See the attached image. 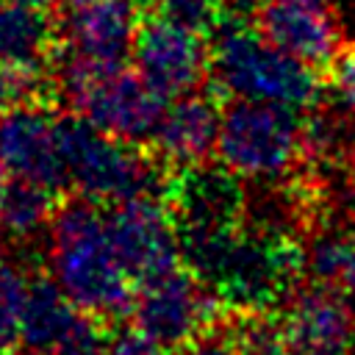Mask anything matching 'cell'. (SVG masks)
I'll list each match as a JSON object with an SVG mask.
<instances>
[{
    "instance_id": "e0dca14e",
    "label": "cell",
    "mask_w": 355,
    "mask_h": 355,
    "mask_svg": "<svg viewBox=\"0 0 355 355\" xmlns=\"http://www.w3.org/2000/svg\"><path fill=\"white\" fill-rule=\"evenodd\" d=\"M28 277L14 266H0V352L19 344V319Z\"/></svg>"
},
{
    "instance_id": "ffe728a7",
    "label": "cell",
    "mask_w": 355,
    "mask_h": 355,
    "mask_svg": "<svg viewBox=\"0 0 355 355\" xmlns=\"http://www.w3.org/2000/svg\"><path fill=\"white\" fill-rule=\"evenodd\" d=\"M327 72V92L333 94V100L347 108L349 114H355V47L344 50L330 61Z\"/></svg>"
},
{
    "instance_id": "44dd1931",
    "label": "cell",
    "mask_w": 355,
    "mask_h": 355,
    "mask_svg": "<svg viewBox=\"0 0 355 355\" xmlns=\"http://www.w3.org/2000/svg\"><path fill=\"white\" fill-rule=\"evenodd\" d=\"M172 355H244L239 347H236V341L225 333V327L222 324H216L214 330H208L205 336H200V338H194V341H189V344H183V347H178V349H172Z\"/></svg>"
},
{
    "instance_id": "5b68a950",
    "label": "cell",
    "mask_w": 355,
    "mask_h": 355,
    "mask_svg": "<svg viewBox=\"0 0 355 355\" xmlns=\"http://www.w3.org/2000/svg\"><path fill=\"white\" fill-rule=\"evenodd\" d=\"M302 119L291 105L233 97L219 116L216 155L227 172L252 180L286 175L302 153Z\"/></svg>"
},
{
    "instance_id": "ac0fdd59",
    "label": "cell",
    "mask_w": 355,
    "mask_h": 355,
    "mask_svg": "<svg viewBox=\"0 0 355 355\" xmlns=\"http://www.w3.org/2000/svg\"><path fill=\"white\" fill-rule=\"evenodd\" d=\"M153 6L155 14L200 33H211L214 25L225 17L216 0H153Z\"/></svg>"
},
{
    "instance_id": "9c48e42d",
    "label": "cell",
    "mask_w": 355,
    "mask_h": 355,
    "mask_svg": "<svg viewBox=\"0 0 355 355\" xmlns=\"http://www.w3.org/2000/svg\"><path fill=\"white\" fill-rule=\"evenodd\" d=\"M166 103L169 100L161 97L139 72H128L122 67L89 83L69 105H75V114L89 119L103 133L141 144L153 139Z\"/></svg>"
},
{
    "instance_id": "3957f363",
    "label": "cell",
    "mask_w": 355,
    "mask_h": 355,
    "mask_svg": "<svg viewBox=\"0 0 355 355\" xmlns=\"http://www.w3.org/2000/svg\"><path fill=\"white\" fill-rule=\"evenodd\" d=\"M53 17L58 92L72 103L89 83L125 67L141 25L136 0H58Z\"/></svg>"
},
{
    "instance_id": "4fadbf2b",
    "label": "cell",
    "mask_w": 355,
    "mask_h": 355,
    "mask_svg": "<svg viewBox=\"0 0 355 355\" xmlns=\"http://www.w3.org/2000/svg\"><path fill=\"white\" fill-rule=\"evenodd\" d=\"M222 111L202 92H191L166 103L161 122L150 139L155 155L172 172L202 164L216 150Z\"/></svg>"
},
{
    "instance_id": "2e32d148",
    "label": "cell",
    "mask_w": 355,
    "mask_h": 355,
    "mask_svg": "<svg viewBox=\"0 0 355 355\" xmlns=\"http://www.w3.org/2000/svg\"><path fill=\"white\" fill-rule=\"evenodd\" d=\"M55 205L58 202L53 189L33 180L11 178L0 197V233L14 241H31L44 227H50Z\"/></svg>"
},
{
    "instance_id": "7c38bea8",
    "label": "cell",
    "mask_w": 355,
    "mask_h": 355,
    "mask_svg": "<svg viewBox=\"0 0 355 355\" xmlns=\"http://www.w3.org/2000/svg\"><path fill=\"white\" fill-rule=\"evenodd\" d=\"M280 327L286 355H355V311L327 283L300 288Z\"/></svg>"
},
{
    "instance_id": "d6986e66",
    "label": "cell",
    "mask_w": 355,
    "mask_h": 355,
    "mask_svg": "<svg viewBox=\"0 0 355 355\" xmlns=\"http://www.w3.org/2000/svg\"><path fill=\"white\" fill-rule=\"evenodd\" d=\"M105 336L100 333V322L80 316L78 324L47 352V355H103Z\"/></svg>"
},
{
    "instance_id": "5bb4252c",
    "label": "cell",
    "mask_w": 355,
    "mask_h": 355,
    "mask_svg": "<svg viewBox=\"0 0 355 355\" xmlns=\"http://www.w3.org/2000/svg\"><path fill=\"white\" fill-rule=\"evenodd\" d=\"M83 313L69 302L53 277L33 275L25 286L19 344L31 355H47L80 319Z\"/></svg>"
},
{
    "instance_id": "277c9868",
    "label": "cell",
    "mask_w": 355,
    "mask_h": 355,
    "mask_svg": "<svg viewBox=\"0 0 355 355\" xmlns=\"http://www.w3.org/2000/svg\"><path fill=\"white\" fill-rule=\"evenodd\" d=\"M136 147L139 144L103 133L80 114L58 116V150L67 186L92 202L111 205L136 194H153L158 166Z\"/></svg>"
},
{
    "instance_id": "ba28073f",
    "label": "cell",
    "mask_w": 355,
    "mask_h": 355,
    "mask_svg": "<svg viewBox=\"0 0 355 355\" xmlns=\"http://www.w3.org/2000/svg\"><path fill=\"white\" fill-rule=\"evenodd\" d=\"M205 33L178 25L161 14L141 17L133 39V69L166 100L200 92L211 78V53Z\"/></svg>"
},
{
    "instance_id": "603a6c76",
    "label": "cell",
    "mask_w": 355,
    "mask_h": 355,
    "mask_svg": "<svg viewBox=\"0 0 355 355\" xmlns=\"http://www.w3.org/2000/svg\"><path fill=\"white\" fill-rule=\"evenodd\" d=\"M33 83V75H19L6 61H0V114L14 105V100H25V89H31Z\"/></svg>"
},
{
    "instance_id": "7a4b0ae2",
    "label": "cell",
    "mask_w": 355,
    "mask_h": 355,
    "mask_svg": "<svg viewBox=\"0 0 355 355\" xmlns=\"http://www.w3.org/2000/svg\"><path fill=\"white\" fill-rule=\"evenodd\" d=\"M211 80L239 100L308 108L319 100V69L275 47L239 17H222L208 33Z\"/></svg>"
},
{
    "instance_id": "f1b7e54d",
    "label": "cell",
    "mask_w": 355,
    "mask_h": 355,
    "mask_svg": "<svg viewBox=\"0 0 355 355\" xmlns=\"http://www.w3.org/2000/svg\"><path fill=\"white\" fill-rule=\"evenodd\" d=\"M0 355H6V352H0Z\"/></svg>"
},
{
    "instance_id": "8992f818",
    "label": "cell",
    "mask_w": 355,
    "mask_h": 355,
    "mask_svg": "<svg viewBox=\"0 0 355 355\" xmlns=\"http://www.w3.org/2000/svg\"><path fill=\"white\" fill-rule=\"evenodd\" d=\"M130 316L139 333L172 352L214 330L225 319V311L211 286H205L191 269L178 266L139 286Z\"/></svg>"
},
{
    "instance_id": "9a60e30c",
    "label": "cell",
    "mask_w": 355,
    "mask_h": 355,
    "mask_svg": "<svg viewBox=\"0 0 355 355\" xmlns=\"http://www.w3.org/2000/svg\"><path fill=\"white\" fill-rule=\"evenodd\" d=\"M55 47L53 19L42 8L0 3V61L19 75H39Z\"/></svg>"
},
{
    "instance_id": "7402d4cb",
    "label": "cell",
    "mask_w": 355,
    "mask_h": 355,
    "mask_svg": "<svg viewBox=\"0 0 355 355\" xmlns=\"http://www.w3.org/2000/svg\"><path fill=\"white\" fill-rule=\"evenodd\" d=\"M103 355H161V347L133 327V330H119L108 336Z\"/></svg>"
},
{
    "instance_id": "cb8c5ba5",
    "label": "cell",
    "mask_w": 355,
    "mask_h": 355,
    "mask_svg": "<svg viewBox=\"0 0 355 355\" xmlns=\"http://www.w3.org/2000/svg\"><path fill=\"white\" fill-rule=\"evenodd\" d=\"M338 286L347 294H355V227H347V247H344V263L338 272Z\"/></svg>"
},
{
    "instance_id": "30bf717a",
    "label": "cell",
    "mask_w": 355,
    "mask_h": 355,
    "mask_svg": "<svg viewBox=\"0 0 355 355\" xmlns=\"http://www.w3.org/2000/svg\"><path fill=\"white\" fill-rule=\"evenodd\" d=\"M0 158L11 178L33 180L53 191L67 186L58 116L42 103L19 100L0 114Z\"/></svg>"
},
{
    "instance_id": "484cf974",
    "label": "cell",
    "mask_w": 355,
    "mask_h": 355,
    "mask_svg": "<svg viewBox=\"0 0 355 355\" xmlns=\"http://www.w3.org/2000/svg\"><path fill=\"white\" fill-rule=\"evenodd\" d=\"M216 3H219L222 14H227V11H236V8H241L247 0H216Z\"/></svg>"
},
{
    "instance_id": "4316f807",
    "label": "cell",
    "mask_w": 355,
    "mask_h": 355,
    "mask_svg": "<svg viewBox=\"0 0 355 355\" xmlns=\"http://www.w3.org/2000/svg\"><path fill=\"white\" fill-rule=\"evenodd\" d=\"M6 186H8V169H6V164H3V158H0V197H3Z\"/></svg>"
},
{
    "instance_id": "d4e9b609",
    "label": "cell",
    "mask_w": 355,
    "mask_h": 355,
    "mask_svg": "<svg viewBox=\"0 0 355 355\" xmlns=\"http://www.w3.org/2000/svg\"><path fill=\"white\" fill-rule=\"evenodd\" d=\"M0 3H19V6H31V8H42V11H47V8H53L58 0H0Z\"/></svg>"
},
{
    "instance_id": "6da1fadb",
    "label": "cell",
    "mask_w": 355,
    "mask_h": 355,
    "mask_svg": "<svg viewBox=\"0 0 355 355\" xmlns=\"http://www.w3.org/2000/svg\"><path fill=\"white\" fill-rule=\"evenodd\" d=\"M50 272L69 302L89 319L111 324L133 305V280L105 230L100 202L69 197L50 219Z\"/></svg>"
},
{
    "instance_id": "52a82bcc",
    "label": "cell",
    "mask_w": 355,
    "mask_h": 355,
    "mask_svg": "<svg viewBox=\"0 0 355 355\" xmlns=\"http://www.w3.org/2000/svg\"><path fill=\"white\" fill-rule=\"evenodd\" d=\"M105 230L114 252L136 286H144L180 266V236L169 205L155 194H136L111 202L105 211Z\"/></svg>"
},
{
    "instance_id": "8fae6325",
    "label": "cell",
    "mask_w": 355,
    "mask_h": 355,
    "mask_svg": "<svg viewBox=\"0 0 355 355\" xmlns=\"http://www.w3.org/2000/svg\"><path fill=\"white\" fill-rule=\"evenodd\" d=\"M252 25L288 55L327 69L341 53V31L327 0H258Z\"/></svg>"
},
{
    "instance_id": "83f0119b",
    "label": "cell",
    "mask_w": 355,
    "mask_h": 355,
    "mask_svg": "<svg viewBox=\"0 0 355 355\" xmlns=\"http://www.w3.org/2000/svg\"><path fill=\"white\" fill-rule=\"evenodd\" d=\"M0 266H3V239H0Z\"/></svg>"
}]
</instances>
